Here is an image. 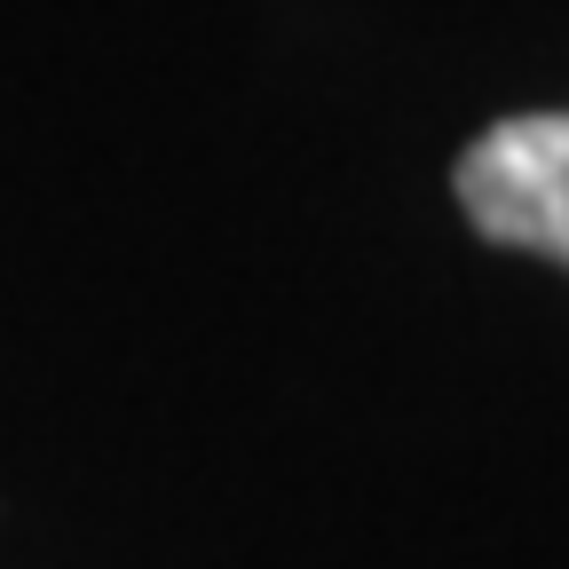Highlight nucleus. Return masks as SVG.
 <instances>
[{
	"instance_id": "nucleus-1",
	"label": "nucleus",
	"mask_w": 569,
	"mask_h": 569,
	"mask_svg": "<svg viewBox=\"0 0 569 569\" xmlns=\"http://www.w3.org/2000/svg\"><path fill=\"white\" fill-rule=\"evenodd\" d=\"M451 190L475 238L569 269V111H515L482 127L451 167Z\"/></svg>"
}]
</instances>
